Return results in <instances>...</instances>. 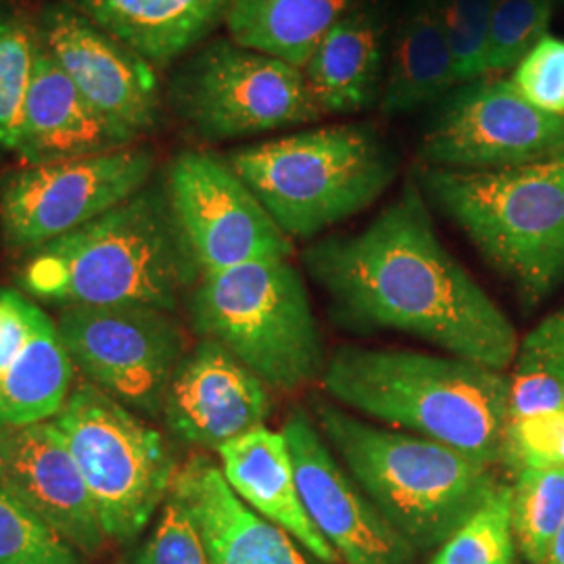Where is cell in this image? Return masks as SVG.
<instances>
[{
    "instance_id": "1",
    "label": "cell",
    "mask_w": 564,
    "mask_h": 564,
    "mask_svg": "<svg viewBox=\"0 0 564 564\" xmlns=\"http://www.w3.org/2000/svg\"><path fill=\"white\" fill-rule=\"evenodd\" d=\"M302 263L351 328L408 333L500 372L519 356L514 324L447 251L416 181L362 230L305 247Z\"/></svg>"
},
{
    "instance_id": "2",
    "label": "cell",
    "mask_w": 564,
    "mask_h": 564,
    "mask_svg": "<svg viewBox=\"0 0 564 564\" xmlns=\"http://www.w3.org/2000/svg\"><path fill=\"white\" fill-rule=\"evenodd\" d=\"M202 272L167 195L149 182L101 218L28 253L18 282L59 307L147 305L174 312Z\"/></svg>"
},
{
    "instance_id": "3",
    "label": "cell",
    "mask_w": 564,
    "mask_h": 564,
    "mask_svg": "<svg viewBox=\"0 0 564 564\" xmlns=\"http://www.w3.org/2000/svg\"><path fill=\"white\" fill-rule=\"evenodd\" d=\"M321 383L330 400L370 419L502 464L510 379L500 370L456 356L345 345Z\"/></svg>"
},
{
    "instance_id": "4",
    "label": "cell",
    "mask_w": 564,
    "mask_h": 564,
    "mask_svg": "<svg viewBox=\"0 0 564 564\" xmlns=\"http://www.w3.org/2000/svg\"><path fill=\"white\" fill-rule=\"evenodd\" d=\"M333 454L416 550L440 547L496 491L494 466L449 445L364 423L326 400H312Z\"/></svg>"
},
{
    "instance_id": "5",
    "label": "cell",
    "mask_w": 564,
    "mask_h": 564,
    "mask_svg": "<svg viewBox=\"0 0 564 564\" xmlns=\"http://www.w3.org/2000/svg\"><path fill=\"white\" fill-rule=\"evenodd\" d=\"M226 160L291 241H314L358 216L400 172L395 151L368 121L310 128Z\"/></svg>"
},
{
    "instance_id": "6",
    "label": "cell",
    "mask_w": 564,
    "mask_h": 564,
    "mask_svg": "<svg viewBox=\"0 0 564 564\" xmlns=\"http://www.w3.org/2000/svg\"><path fill=\"white\" fill-rule=\"evenodd\" d=\"M416 182L529 305L564 281V155L500 172L423 165Z\"/></svg>"
},
{
    "instance_id": "7",
    "label": "cell",
    "mask_w": 564,
    "mask_h": 564,
    "mask_svg": "<svg viewBox=\"0 0 564 564\" xmlns=\"http://www.w3.org/2000/svg\"><path fill=\"white\" fill-rule=\"evenodd\" d=\"M202 339L220 343L276 391L323 381V333L302 272L291 260H265L202 274L191 295Z\"/></svg>"
},
{
    "instance_id": "8",
    "label": "cell",
    "mask_w": 564,
    "mask_h": 564,
    "mask_svg": "<svg viewBox=\"0 0 564 564\" xmlns=\"http://www.w3.org/2000/svg\"><path fill=\"white\" fill-rule=\"evenodd\" d=\"M53 423L78 463L107 540H139L181 470L167 440L88 381L74 384Z\"/></svg>"
},
{
    "instance_id": "9",
    "label": "cell",
    "mask_w": 564,
    "mask_h": 564,
    "mask_svg": "<svg viewBox=\"0 0 564 564\" xmlns=\"http://www.w3.org/2000/svg\"><path fill=\"white\" fill-rule=\"evenodd\" d=\"M167 97L174 113L203 141L256 137L323 120L302 67L216 39L174 72Z\"/></svg>"
},
{
    "instance_id": "10",
    "label": "cell",
    "mask_w": 564,
    "mask_h": 564,
    "mask_svg": "<svg viewBox=\"0 0 564 564\" xmlns=\"http://www.w3.org/2000/svg\"><path fill=\"white\" fill-rule=\"evenodd\" d=\"M155 153L130 144L105 155L51 165H23L0 176V239L25 258L78 230L142 191Z\"/></svg>"
},
{
    "instance_id": "11",
    "label": "cell",
    "mask_w": 564,
    "mask_h": 564,
    "mask_svg": "<svg viewBox=\"0 0 564 564\" xmlns=\"http://www.w3.org/2000/svg\"><path fill=\"white\" fill-rule=\"evenodd\" d=\"M61 337L84 381L132 412L158 419L186 337L172 312L147 305L61 307Z\"/></svg>"
},
{
    "instance_id": "12",
    "label": "cell",
    "mask_w": 564,
    "mask_h": 564,
    "mask_svg": "<svg viewBox=\"0 0 564 564\" xmlns=\"http://www.w3.org/2000/svg\"><path fill=\"white\" fill-rule=\"evenodd\" d=\"M424 167L500 172L564 155V116L550 113L498 76L447 93L419 144Z\"/></svg>"
},
{
    "instance_id": "13",
    "label": "cell",
    "mask_w": 564,
    "mask_h": 564,
    "mask_svg": "<svg viewBox=\"0 0 564 564\" xmlns=\"http://www.w3.org/2000/svg\"><path fill=\"white\" fill-rule=\"evenodd\" d=\"M163 181L202 274L241 263L291 260L295 245L228 160L209 151H182Z\"/></svg>"
},
{
    "instance_id": "14",
    "label": "cell",
    "mask_w": 564,
    "mask_h": 564,
    "mask_svg": "<svg viewBox=\"0 0 564 564\" xmlns=\"http://www.w3.org/2000/svg\"><path fill=\"white\" fill-rule=\"evenodd\" d=\"M51 57L105 120L132 142L162 121L155 67L107 34L74 2H51L36 18Z\"/></svg>"
},
{
    "instance_id": "15",
    "label": "cell",
    "mask_w": 564,
    "mask_h": 564,
    "mask_svg": "<svg viewBox=\"0 0 564 564\" xmlns=\"http://www.w3.org/2000/svg\"><path fill=\"white\" fill-rule=\"evenodd\" d=\"M282 433L305 512L341 564H414L419 550L370 502L303 408L286 416Z\"/></svg>"
},
{
    "instance_id": "16",
    "label": "cell",
    "mask_w": 564,
    "mask_h": 564,
    "mask_svg": "<svg viewBox=\"0 0 564 564\" xmlns=\"http://www.w3.org/2000/svg\"><path fill=\"white\" fill-rule=\"evenodd\" d=\"M270 391L220 343L202 339L178 364L162 419L181 444L218 452L265 424L272 410Z\"/></svg>"
},
{
    "instance_id": "17",
    "label": "cell",
    "mask_w": 564,
    "mask_h": 564,
    "mask_svg": "<svg viewBox=\"0 0 564 564\" xmlns=\"http://www.w3.org/2000/svg\"><path fill=\"white\" fill-rule=\"evenodd\" d=\"M0 485L86 558L109 544L78 463L53 421L0 431Z\"/></svg>"
},
{
    "instance_id": "18",
    "label": "cell",
    "mask_w": 564,
    "mask_h": 564,
    "mask_svg": "<svg viewBox=\"0 0 564 564\" xmlns=\"http://www.w3.org/2000/svg\"><path fill=\"white\" fill-rule=\"evenodd\" d=\"M74 379L57 318L21 289H0V431L53 421Z\"/></svg>"
},
{
    "instance_id": "19",
    "label": "cell",
    "mask_w": 564,
    "mask_h": 564,
    "mask_svg": "<svg viewBox=\"0 0 564 564\" xmlns=\"http://www.w3.org/2000/svg\"><path fill=\"white\" fill-rule=\"evenodd\" d=\"M172 491L199 529L207 564H323L279 524L245 505L207 456L182 464Z\"/></svg>"
},
{
    "instance_id": "20",
    "label": "cell",
    "mask_w": 564,
    "mask_h": 564,
    "mask_svg": "<svg viewBox=\"0 0 564 564\" xmlns=\"http://www.w3.org/2000/svg\"><path fill=\"white\" fill-rule=\"evenodd\" d=\"M130 144L137 142L123 137L84 99L39 42L13 155L23 165H51L105 155Z\"/></svg>"
},
{
    "instance_id": "21",
    "label": "cell",
    "mask_w": 564,
    "mask_h": 564,
    "mask_svg": "<svg viewBox=\"0 0 564 564\" xmlns=\"http://www.w3.org/2000/svg\"><path fill=\"white\" fill-rule=\"evenodd\" d=\"M218 456L226 484L245 505L279 524L316 561L341 564L305 512L295 464L282 431L263 424L223 445Z\"/></svg>"
},
{
    "instance_id": "22",
    "label": "cell",
    "mask_w": 564,
    "mask_h": 564,
    "mask_svg": "<svg viewBox=\"0 0 564 564\" xmlns=\"http://www.w3.org/2000/svg\"><path fill=\"white\" fill-rule=\"evenodd\" d=\"M387 20L379 2L339 21L303 65L324 116L360 113L381 101L384 84Z\"/></svg>"
},
{
    "instance_id": "23",
    "label": "cell",
    "mask_w": 564,
    "mask_h": 564,
    "mask_svg": "<svg viewBox=\"0 0 564 564\" xmlns=\"http://www.w3.org/2000/svg\"><path fill=\"white\" fill-rule=\"evenodd\" d=\"M107 34L153 67L197 48L226 21L230 0H72Z\"/></svg>"
},
{
    "instance_id": "24",
    "label": "cell",
    "mask_w": 564,
    "mask_h": 564,
    "mask_svg": "<svg viewBox=\"0 0 564 564\" xmlns=\"http://www.w3.org/2000/svg\"><path fill=\"white\" fill-rule=\"evenodd\" d=\"M458 86L437 0H408L384 76L379 109L384 118L442 101Z\"/></svg>"
},
{
    "instance_id": "25",
    "label": "cell",
    "mask_w": 564,
    "mask_h": 564,
    "mask_svg": "<svg viewBox=\"0 0 564 564\" xmlns=\"http://www.w3.org/2000/svg\"><path fill=\"white\" fill-rule=\"evenodd\" d=\"M370 0H230L228 39L302 67L326 34Z\"/></svg>"
},
{
    "instance_id": "26",
    "label": "cell",
    "mask_w": 564,
    "mask_h": 564,
    "mask_svg": "<svg viewBox=\"0 0 564 564\" xmlns=\"http://www.w3.org/2000/svg\"><path fill=\"white\" fill-rule=\"evenodd\" d=\"M510 517L519 554L545 564L564 524V466L521 468L510 485Z\"/></svg>"
},
{
    "instance_id": "27",
    "label": "cell",
    "mask_w": 564,
    "mask_h": 564,
    "mask_svg": "<svg viewBox=\"0 0 564 564\" xmlns=\"http://www.w3.org/2000/svg\"><path fill=\"white\" fill-rule=\"evenodd\" d=\"M39 42L36 20L13 2H0V158L15 151Z\"/></svg>"
},
{
    "instance_id": "28",
    "label": "cell",
    "mask_w": 564,
    "mask_h": 564,
    "mask_svg": "<svg viewBox=\"0 0 564 564\" xmlns=\"http://www.w3.org/2000/svg\"><path fill=\"white\" fill-rule=\"evenodd\" d=\"M510 498V485H498L485 505L437 547L431 564H519Z\"/></svg>"
},
{
    "instance_id": "29",
    "label": "cell",
    "mask_w": 564,
    "mask_h": 564,
    "mask_svg": "<svg viewBox=\"0 0 564 564\" xmlns=\"http://www.w3.org/2000/svg\"><path fill=\"white\" fill-rule=\"evenodd\" d=\"M556 0H494L487 76L512 72L547 36Z\"/></svg>"
},
{
    "instance_id": "30",
    "label": "cell",
    "mask_w": 564,
    "mask_h": 564,
    "mask_svg": "<svg viewBox=\"0 0 564 564\" xmlns=\"http://www.w3.org/2000/svg\"><path fill=\"white\" fill-rule=\"evenodd\" d=\"M0 564H86V556L0 485Z\"/></svg>"
},
{
    "instance_id": "31",
    "label": "cell",
    "mask_w": 564,
    "mask_h": 564,
    "mask_svg": "<svg viewBox=\"0 0 564 564\" xmlns=\"http://www.w3.org/2000/svg\"><path fill=\"white\" fill-rule=\"evenodd\" d=\"M445 36L449 42L456 82L487 76V41L494 0H437Z\"/></svg>"
},
{
    "instance_id": "32",
    "label": "cell",
    "mask_w": 564,
    "mask_h": 564,
    "mask_svg": "<svg viewBox=\"0 0 564 564\" xmlns=\"http://www.w3.org/2000/svg\"><path fill=\"white\" fill-rule=\"evenodd\" d=\"M123 564H207L199 529L174 491L162 506L151 535Z\"/></svg>"
},
{
    "instance_id": "33",
    "label": "cell",
    "mask_w": 564,
    "mask_h": 564,
    "mask_svg": "<svg viewBox=\"0 0 564 564\" xmlns=\"http://www.w3.org/2000/svg\"><path fill=\"white\" fill-rule=\"evenodd\" d=\"M502 464L512 475L521 468L564 466V410L508 423Z\"/></svg>"
},
{
    "instance_id": "34",
    "label": "cell",
    "mask_w": 564,
    "mask_h": 564,
    "mask_svg": "<svg viewBox=\"0 0 564 564\" xmlns=\"http://www.w3.org/2000/svg\"><path fill=\"white\" fill-rule=\"evenodd\" d=\"M512 86L535 107L564 116V41L545 36L512 69Z\"/></svg>"
},
{
    "instance_id": "35",
    "label": "cell",
    "mask_w": 564,
    "mask_h": 564,
    "mask_svg": "<svg viewBox=\"0 0 564 564\" xmlns=\"http://www.w3.org/2000/svg\"><path fill=\"white\" fill-rule=\"evenodd\" d=\"M564 410V383L540 366L514 364L508 395V423Z\"/></svg>"
},
{
    "instance_id": "36",
    "label": "cell",
    "mask_w": 564,
    "mask_h": 564,
    "mask_svg": "<svg viewBox=\"0 0 564 564\" xmlns=\"http://www.w3.org/2000/svg\"><path fill=\"white\" fill-rule=\"evenodd\" d=\"M514 364L540 366L564 383V307L545 316L542 323L527 333Z\"/></svg>"
},
{
    "instance_id": "37",
    "label": "cell",
    "mask_w": 564,
    "mask_h": 564,
    "mask_svg": "<svg viewBox=\"0 0 564 564\" xmlns=\"http://www.w3.org/2000/svg\"><path fill=\"white\" fill-rule=\"evenodd\" d=\"M545 564H564V524L563 529L558 531L552 550H550V556H547V563Z\"/></svg>"
}]
</instances>
